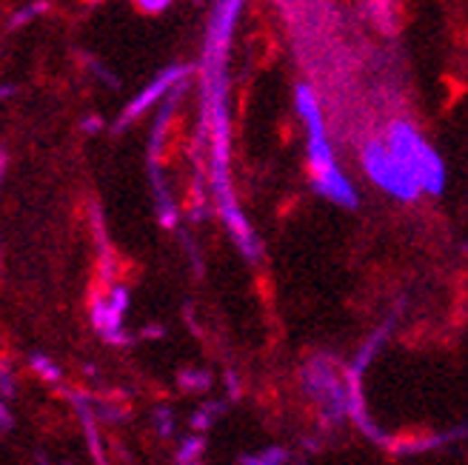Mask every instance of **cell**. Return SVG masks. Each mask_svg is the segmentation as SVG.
Listing matches in <instances>:
<instances>
[{"label": "cell", "mask_w": 468, "mask_h": 465, "mask_svg": "<svg viewBox=\"0 0 468 465\" xmlns=\"http://www.w3.org/2000/svg\"><path fill=\"white\" fill-rule=\"evenodd\" d=\"M297 106H300L305 123H309V135H312L309 146H312V166H314V174H317V186L326 191L329 198H334L337 203L354 206L357 198H354L349 181L334 166V157H332L329 140H326V129H323V117L317 115L314 98H312V92L305 86L297 92Z\"/></svg>", "instance_id": "6da1fadb"}, {"label": "cell", "mask_w": 468, "mask_h": 465, "mask_svg": "<svg viewBox=\"0 0 468 465\" xmlns=\"http://www.w3.org/2000/svg\"><path fill=\"white\" fill-rule=\"evenodd\" d=\"M383 143H386V149L398 157V163L406 169V174L420 186V191L426 189L431 194H437L443 189L440 157L426 146V140L411 126H406V123H394Z\"/></svg>", "instance_id": "7a4b0ae2"}, {"label": "cell", "mask_w": 468, "mask_h": 465, "mask_svg": "<svg viewBox=\"0 0 468 465\" xmlns=\"http://www.w3.org/2000/svg\"><path fill=\"white\" fill-rule=\"evenodd\" d=\"M366 169L369 174L374 177L377 183H380L386 191H391L394 198H403V200H411L420 194V186L411 181L406 174V169L398 163V157H394L383 140H371L366 146Z\"/></svg>", "instance_id": "3957f363"}]
</instances>
